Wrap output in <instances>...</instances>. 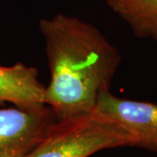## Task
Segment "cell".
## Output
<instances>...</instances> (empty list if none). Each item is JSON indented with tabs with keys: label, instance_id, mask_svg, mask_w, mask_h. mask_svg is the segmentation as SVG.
I'll list each match as a JSON object with an SVG mask.
<instances>
[{
	"label": "cell",
	"instance_id": "obj_4",
	"mask_svg": "<svg viewBox=\"0 0 157 157\" xmlns=\"http://www.w3.org/2000/svg\"><path fill=\"white\" fill-rule=\"evenodd\" d=\"M95 110L121 125L132 147L157 154V104L120 98L106 90L99 96Z\"/></svg>",
	"mask_w": 157,
	"mask_h": 157
},
{
	"label": "cell",
	"instance_id": "obj_5",
	"mask_svg": "<svg viewBox=\"0 0 157 157\" xmlns=\"http://www.w3.org/2000/svg\"><path fill=\"white\" fill-rule=\"evenodd\" d=\"M45 92L33 67L21 62L11 67L0 66V105L10 102L20 107H40L45 105Z\"/></svg>",
	"mask_w": 157,
	"mask_h": 157
},
{
	"label": "cell",
	"instance_id": "obj_6",
	"mask_svg": "<svg viewBox=\"0 0 157 157\" xmlns=\"http://www.w3.org/2000/svg\"><path fill=\"white\" fill-rule=\"evenodd\" d=\"M136 38L157 41V0H106Z\"/></svg>",
	"mask_w": 157,
	"mask_h": 157
},
{
	"label": "cell",
	"instance_id": "obj_3",
	"mask_svg": "<svg viewBox=\"0 0 157 157\" xmlns=\"http://www.w3.org/2000/svg\"><path fill=\"white\" fill-rule=\"evenodd\" d=\"M57 120L47 105L0 107V157H25Z\"/></svg>",
	"mask_w": 157,
	"mask_h": 157
},
{
	"label": "cell",
	"instance_id": "obj_1",
	"mask_svg": "<svg viewBox=\"0 0 157 157\" xmlns=\"http://www.w3.org/2000/svg\"><path fill=\"white\" fill-rule=\"evenodd\" d=\"M39 27L51 74L45 105L58 120L94 112L100 94L110 89L120 51L95 25L64 13L41 19Z\"/></svg>",
	"mask_w": 157,
	"mask_h": 157
},
{
	"label": "cell",
	"instance_id": "obj_2",
	"mask_svg": "<svg viewBox=\"0 0 157 157\" xmlns=\"http://www.w3.org/2000/svg\"><path fill=\"white\" fill-rule=\"evenodd\" d=\"M132 146L130 136L121 125L94 110L57 120L25 157H89L101 150Z\"/></svg>",
	"mask_w": 157,
	"mask_h": 157
}]
</instances>
